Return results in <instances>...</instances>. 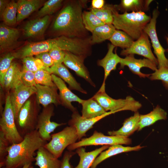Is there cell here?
<instances>
[{"mask_svg": "<svg viewBox=\"0 0 168 168\" xmlns=\"http://www.w3.org/2000/svg\"><path fill=\"white\" fill-rule=\"evenodd\" d=\"M21 142L11 145L4 168H21L35 161V152L48 142L42 139L35 130L25 135Z\"/></svg>", "mask_w": 168, "mask_h": 168, "instance_id": "cell-1", "label": "cell"}, {"mask_svg": "<svg viewBox=\"0 0 168 168\" xmlns=\"http://www.w3.org/2000/svg\"><path fill=\"white\" fill-rule=\"evenodd\" d=\"M84 3L76 1L66 6L60 11L54 22V30L61 36L84 38L87 30L83 22Z\"/></svg>", "mask_w": 168, "mask_h": 168, "instance_id": "cell-2", "label": "cell"}, {"mask_svg": "<svg viewBox=\"0 0 168 168\" xmlns=\"http://www.w3.org/2000/svg\"><path fill=\"white\" fill-rule=\"evenodd\" d=\"M113 25L116 30H122L134 40H138L143 31L145 26L151 17L144 12H124L119 14L114 7L112 8Z\"/></svg>", "mask_w": 168, "mask_h": 168, "instance_id": "cell-3", "label": "cell"}, {"mask_svg": "<svg viewBox=\"0 0 168 168\" xmlns=\"http://www.w3.org/2000/svg\"><path fill=\"white\" fill-rule=\"evenodd\" d=\"M105 83H103L98 91L93 97L107 112H117L130 110L136 112L142 107L141 104L130 96L126 98L115 99L105 92Z\"/></svg>", "mask_w": 168, "mask_h": 168, "instance_id": "cell-4", "label": "cell"}, {"mask_svg": "<svg viewBox=\"0 0 168 168\" xmlns=\"http://www.w3.org/2000/svg\"><path fill=\"white\" fill-rule=\"evenodd\" d=\"M78 136L76 128L69 126L58 132L51 134L50 140L44 147L58 158L64 149L76 142Z\"/></svg>", "mask_w": 168, "mask_h": 168, "instance_id": "cell-5", "label": "cell"}, {"mask_svg": "<svg viewBox=\"0 0 168 168\" xmlns=\"http://www.w3.org/2000/svg\"><path fill=\"white\" fill-rule=\"evenodd\" d=\"M0 131L3 133L11 145L18 143L23 140V137L20 134L16 127L9 94L6 97L5 107L1 114Z\"/></svg>", "mask_w": 168, "mask_h": 168, "instance_id": "cell-6", "label": "cell"}, {"mask_svg": "<svg viewBox=\"0 0 168 168\" xmlns=\"http://www.w3.org/2000/svg\"><path fill=\"white\" fill-rule=\"evenodd\" d=\"M57 46L64 51L86 58L91 54V37L82 38L62 35L55 38Z\"/></svg>", "mask_w": 168, "mask_h": 168, "instance_id": "cell-7", "label": "cell"}, {"mask_svg": "<svg viewBox=\"0 0 168 168\" xmlns=\"http://www.w3.org/2000/svg\"><path fill=\"white\" fill-rule=\"evenodd\" d=\"M38 116L37 109L28 100L21 108L15 120L17 129L22 137L36 130Z\"/></svg>", "mask_w": 168, "mask_h": 168, "instance_id": "cell-8", "label": "cell"}, {"mask_svg": "<svg viewBox=\"0 0 168 168\" xmlns=\"http://www.w3.org/2000/svg\"><path fill=\"white\" fill-rule=\"evenodd\" d=\"M131 140L121 136H106L100 132L95 131L89 137L84 138L78 142L68 146L67 149L72 151L75 149L84 146L91 145H109L129 144Z\"/></svg>", "mask_w": 168, "mask_h": 168, "instance_id": "cell-9", "label": "cell"}, {"mask_svg": "<svg viewBox=\"0 0 168 168\" xmlns=\"http://www.w3.org/2000/svg\"><path fill=\"white\" fill-rule=\"evenodd\" d=\"M159 15L157 8L153 11L152 17L150 21L145 26L143 31L146 33L151 40L154 52L157 57L158 68L165 67L168 68V59L166 57L165 49L161 45L158 40L156 30V20Z\"/></svg>", "mask_w": 168, "mask_h": 168, "instance_id": "cell-10", "label": "cell"}, {"mask_svg": "<svg viewBox=\"0 0 168 168\" xmlns=\"http://www.w3.org/2000/svg\"><path fill=\"white\" fill-rule=\"evenodd\" d=\"M54 114V109L51 106L44 107L39 115L36 130L41 138L47 141L51 138V133L58 127L64 124L51 121V118Z\"/></svg>", "mask_w": 168, "mask_h": 168, "instance_id": "cell-11", "label": "cell"}, {"mask_svg": "<svg viewBox=\"0 0 168 168\" xmlns=\"http://www.w3.org/2000/svg\"><path fill=\"white\" fill-rule=\"evenodd\" d=\"M134 54L143 56L158 66L157 59L154 55L151 50L149 36L144 31L138 40L133 41L130 47L123 49L120 53V55L123 56Z\"/></svg>", "mask_w": 168, "mask_h": 168, "instance_id": "cell-12", "label": "cell"}, {"mask_svg": "<svg viewBox=\"0 0 168 168\" xmlns=\"http://www.w3.org/2000/svg\"><path fill=\"white\" fill-rule=\"evenodd\" d=\"M120 68H123L124 66H127L129 70L133 74L138 75L140 77H149L151 74L142 73L140 69L142 67H147L155 71L157 69L156 64L147 58L136 59L134 54H129L125 58H121L120 63Z\"/></svg>", "mask_w": 168, "mask_h": 168, "instance_id": "cell-13", "label": "cell"}, {"mask_svg": "<svg viewBox=\"0 0 168 168\" xmlns=\"http://www.w3.org/2000/svg\"><path fill=\"white\" fill-rule=\"evenodd\" d=\"M36 92L35 86H27L21 82L12 90V91L9 95L15 120L22 106L28 100L29 98Z\"/></svg>", "mask_w": 168, "mask_h": 168, "instance_id": "cell-14", "label": "cell"}, {"mask_svg": "<svg viewBox=\"0 0 168 168\" xmlns=\"http://www.w3.org/2000/svg\"><path fill=\"white\" fill-rule=\"evenodd\" d=\"M115 112H107L105 114L98 117L86 119L83 117L78 113L75 111L73 112L71 119L68 122V125L75 127L78 136V139L86 136L87 132L91 128L93 125L97 122L105 117L115 113Z\"/></svg>", "mask_w": 168, "mask_h": 168, "instance_id": "cell-15", "label": "cell"}, {"mask_svg": "<svg viewBox=\"0 0 168 168\" xmlns=\"http://www.w3.org/2000/svg\"><path fill=\"white\" fill-rule=\"evenodd\" d=\"M52 77L53 82L59 90L60 103L73 112L76 111V108L72 105V102L75 101L81 104L84 100L73 93L60 78L53 74H52Z\"/></svg>", "mask_w": 168, "mask_h": 168, "instance_id": "cell-16", "label": "cell"}, {"mask_svg": "<svg viewBox=\"0 0 168 168\" xmlns=\"http://www.w3.org/2000/svg\"><path fill=\"white\" fill-rule=\"evenodd\" d=\"M65 52V55L63 62L64 64L74 71L78 76L83 78L93 86H95L84 63V60L86 58L69 52Z\"/></svg>", "mask_w": 168, "mask_h": 168, "instance_id": "cell-17", "label": "cell"}, {"mask_svg": "<svg viewBox=\"0 0 168 168\" xmlns=\"http://www.w3.org/2000/svg\"><path fill=\"white\" fill-rule=\"evenodd\" d=\"M36 99L37 103L46 107L52 104L57 105L60 103L59 96L57 93L56 86H50L36 84Z\"/></svg>", "mask_w": 168, "mask_h": 168, "instance_id": "cell-18", "label": "cell"}, {"mask_svg": "<svg viewBox=\"0 0 168 168\" xmlns=\"http://www.w3.org/2000/svg\"><path fill=\"white\" fill-rule=\"evenodd\" d=\"M49 15L27 22L23 28L25 36L27 37H36L43 35L49 22Z\"/></svg>", "mask_w": 168, "mask_h": 168, "instance_id": "cell-19", "label": "cell"}, {"mask_svg": "<svg viewBox=\"0 0 168 168\" xmlns=\"http://www.w3.org/2000/svg\"><path fill=\"white\" fill-rule=\"evenodd\" d=\"M35 161L40 168H60L62 162L44 146L37 151Z\"/></svg>", "mask_w": 168, "mask_h": 168, "instance_id": "cell-20", "label": "cell"}, {"mask_svg": "<svg viewBox=\"0 0 168 168\" xmlns=\"http://www.w3.org/2000/svg\"><path fill=\"white\" fill-rule=\"evenodd\" d=\"M115 47L111 44L108 45V51L105 56L98 61L99 66L102 67L104 70V77L103 83H105V81L111 71L116 69L117 65L120 63L121 58L117 54L113 52Z\"/></svg>", "mask_w": 168, "mask_h": 168, "instance_id": "cell-21", "label": "cell"}, {"mask_svg": "<svg viewBox=\"0 0 168 168\" xmlns=\"http://www.w3.org/2000/svg\"><path fill=\"white\" fill-rule=\"evenodd\" d=\"M20 34L19 30L8 26L5 24L0 25V51L11 48L17 42Z\"/></svg>", "mask_w": 168, "mask_h": 168, "instance_id": "cell-22", "label": "cell"}, {"mask_svg": "<svg viewBox=\"0 0 168 168\" xmlns=\"http://www.w3.org/2000/svg\"><path fill=\"white\" fill-rule=\"evenodd\" d=\"M50 68L52 74L56 75L66 82L71 89L77 90L83 94H87L86 91L81 87L80 84L62 64H54Z\"/></svg>", "mask_w": 168, "mask_h": 168, "instance_id": "cell-23", "label": "cell"}, {"mask_svg": "<svg viewBox=\"0 0 168 168\" xmlns=\"http://www.w3.org/2000/svg\"><path fill=\"white\" fill-rule=\"evenodd\" d=\"M143 147L140 145L134 147H124L119 144L110 146L107 149L102 152L96 158L90 168H96L103 161L114 155L123 152L137 151Z\"/></svg>", "mask_w": 168, "mask_h": 168, "instance_id": "cell-24", "label": "cell"}, {"mask_svg": "<svg viewBox=\"0 0 168 168\" xmlns=\"http://www.w3.org/2000/svg\"><path fill=\"white\" fill-rule=\"evenodd\" d=\"M109 147V145H104L90 152H86L85 148L82 147L77 148L76 152L80 159L78 164L75 168H90L98 156Z\"/></svg>", "mask_w": 168, "mask_h": 168, "instance_id": "cell-25", "label": "cell"}, {"mask_svg": "<svg viewBox=\"0 0 168 168\" xmlns=\"http://www.w3.org/2000/svg\"><path fill=\"white\" fill-rule=\"evenodd\" d=\"M140 114L138 112H135L134 115L126 119L121 128L117 131H109L110 136H121L127 137L139 128Z\"/></svg>", "mask_w": 168, "mask_h": 168, "instance_id": "cell-26", "label": "cell"}, {"mask_svg": "<svg viewBox=\"0 0 168 168\" xmlns=\"http://www.w3.org/2000/svg\"><path fill=\"white\" fill-rule=\"evenodd\" d=\"M17 22L21 21L38 9L42 4L39 0H19L17 2Z\"/></svg>", "mask_w": 168, "mask_h": 168, "instance_id": "cell-27", "label": "cell"}, {"mask_svg": "<svg viewBox=\"0 0 168 168\" xmlns=\"http://www.w3.org/2000/svg\"><path fill=\"white\" fill-rule=\"evenodd\" d=\"M21 71L16 63L12 62L6 73L2 86L6 90H13L21 82Z\"/></svg>", "mask_w": 168, "mask_h": 168, "instance_id": "cell-28", "label": "cell"}, {"mask_svg": "<svg viewBox=\"0 0 168 168\" xmlns=\"http://www.w3.org/2000/svg\"><path fill=\"white\" fill-rule=\"evenodd\" d=\"M81 104L82 116L85 118H96L107 112L93 97L87 100H84Z\"/></svg>", "mask_w": 168, "mask_h": 168, "instance_id": "cell-29", "label": "cell"}, {"mask_svg": "<svg viewBox=\"0 0 168 168\" xmlns=\"http://www.w3.org/2000/svg\"><path fill=\"white\" fill-rule=\"evenodd\" d=\"M167 113L159 105H157L150 113L140 115L138 131L143 128L152 124L157 121L167 118Z\"/></svg>", "mask_w": 168, "mask_h": 168, "instance_id": "cell-30", "label": "cell"}, {"mask_svg": "<svg viewBox=\"0 0 168 168\" xmlns=\"http://www.w3.org/2000/svg\"><path fill=\"white\" fill-rule=\"evenodd\" d=\"M116 30L113 24H105L97 27L91 32V44L109 40Z\"/></svg>", "mask_w": 168, "mask_h": 168, "instance_id": "cell-31", "label": "cell"}, {"mask_svg": "<svg viewBox=\"0 0 168 168\" xmlns=\"http://www.w3.org/2000/svg\"><path fill=\"white\" fill-rule=\"evenodd\" d=\"M109 40L115 47H119L123 49L130 47L134 41L127 33L116 29Z\"/></svg>", "mask_w": 168, "mask_h": 168, "instance_id": "cell-32", "label": "cell"}, {"mask_svg": "<svg viewBox=\"0 0 168 168\" xmlns=\"http://www.w3.org/2000/svg\"><path fill=\"white\" fill-rule=\"evenodd\" d=\"M17 2L14 1L10 2L2 17L5 24L12 26L16 24L17 22Z\"/></svg>", "mask_w": 168, "mask_h": 168, "instance_id": "cell-33", "label": "cell"}, {"mask_svg": "<svg viewBox=\"0 0 168 168\" xmlns=\"http://www.w3.org/2000/svg\"><path fill=\"white\" fill-rule=\"evenodd\" d=\"M82 18L85 29L91 33L97 27L105 24L91 11H83Z\"/></svg>", "mask_w": 168, "mask_h": 168, "instance_id": "cell-34", "label": "cell"}, {"mask_svg": "<svg viewBox=\"0 0 168 168\" xmlns=\"http://www.w3.org/2000/svg\"><path fill=\"white\" fill-rule=\"evenodd\" d=\"M23 68L35 72L38 70L43 69L52 74L50 68L45 67L39 59L33 56H28L22 59Z\"/></svg>", "mask_w": 168, "mask_h": 168, "instance_id": "cell-35", "label": "cell"}, {"mask_svg": "<svg viewBox=\"0 0 168 168\" xmlns=\"http://www.w3.org/2000/svg\"><path fill=\"white\" fill-rule=\"evenodd\" d=\"M113 7L111 5H105L100 9L92 8L91 11L105 24H112Z\"/></svg>", "mask_w": 168, "mask_h": 168, "instance_id": "cell-36", "label": "cell"}, {"mask_svg": "<svg viewBox=\"0 0 168 168\" xmlns=\"http://www.w3.org/2000/svg\"><path fill=\"white\" fill-rule=\"evenodd\" d=\"M120 6L124 12H137L146 11L145 1L141 0H122Z\"/></svg>", "mask_w": 168, "mask_h": 168, "instance_id": "cell-37", "label": "cell"}, {"mask_svg": "<svg viewBox=\"0 0 168 168\" xmlns=\"http://www.w3.org/2000/svg\"><path fill=\"white\" fill-rule=\"evenodd\" d=\"M63 1L62 0H49L46 2L38 12V16L43 17L52 14L61 7Z\"/></svg>", "mask_w": 168, "mask_h": 168, "instance_id": "cell-38", "label": "cell"}, {"mask_svg": "<svg viewBox=\"0 0 168 168\" xmlns=\"http://www.w3.org/2000/svg\"><path fill=\"white\" fill-rule=\"evenodd\" d=\"M36 84L54 86L56 85L53 81L52 73L49 72L41 69L34 72Z\"/></svg>", "mask_w": 168, "mask_h": 168, "instance_id": "cell-39", "label": "cell"}, {"mask_svg": "<svg viewBox=\"0 0 168 168\" xmlns=\"http://www.w3.org/2000/svg\"><path fill=\"white\" fill-rule=\"evenodd\" d=\"M15 58L13 53H9L0 58V83L2 86L5 75Z\"/></svg>", "mask_w": 168, "mask_h": 168, "instance_id": "cell-40", "label": "cell"}, {"mask_svg": "<svg viewBox=\"0 0 168 168\" xmlns=\"http://www.w3.org/2000/svg\"><path fill=\"white\" fill-rule=\"evenodd\" d=\"M11 145L3 133L0 131V168L3 167L8 149Z\"/></svg>", "mask_w": 168, "mask_h": 168, "instance_id": "cell-41", "label": "cell"}, {"mask_svg": "<svg viewBox=\"0 0 168 168\" xmlns=\"http://www.w3.org/2000/svg\"><path fill=\"white\" fill-rule=\"evenodd\" d=\"M152 80H161L166 89H168V68L162 67L157 69L149 77Z\"/></svg>", "mask_w": 168, "mask_h": 168, "instance_id": "cell-42", "label": "cell"}, {"mask_svg": "<svg viewBox=\"0 0 168 168\" xmlns=\"http://www.w3.org/2000/svg\"><path fill=\"white\" fill-rule=\"evenodd\" d=\"M21 80L23 85L27 86H35L36 84L34 72L24 68L21 71Z\"/></svg>", "mask_w": 168, "mask_h": 168, "instance_id": "cell-43", "label": "cell"}, {"mask_svg": "<svg viewBox=\"0 0 168 168\" xmlns=\"http://www.w3.org/2000/svg\"><path fill=\"white\" fill-rule=\"evenodd\" d=\"M49 52L54 64H62L63 63L65 55L64 51L55 46Z\"/></svg>", "mask_w": 168, "mask_h": 168, "instance_id": "cell-44", "label": "cell"}, {"mask_svg": "<svg viewBox=\"0 0 168 168\" xmlns=\"http://www.w3.org/2000/svg\"><path fill=\"white\" fill-rule=\"evenodd\" d=\"M35 57L39 59L47 68L51 67L54 64L53 60L50 57L49 52H44L35 55Z\"/></svg>", "mask_w": 168, "mask_h": 168, "instance_id": "cell-45", "label": "cell"}, {"mask_svg": "<svg viewBox=\"0 0 168 168\" xmlns=\"http://www.w3.org/2000/svg\"><path fill=\"white\" fill-rule=\"evenodd\" d=\"M75 153L70 151H66L64 154L60 168H72L70 160Z\"/></svg>", "mask_w": 168, "mask_h": 168, "instance_id": "cell-46", "label": "cell"}, {"mask_svg": "<svg viewBox=\"0 0 168 168\" xmlns=\"http://www.w3.org/2000/svg\"><path fill=\"white\" fill-rule=\"evenodd\" d=\"M105 1L103 0H93L91 1L92 8L100 9L104 6Z\"/></svg>", "mask_w": 168, "mask_h": 168, "instance_id": "cell-47", "label": "cell"}, {"mask_svg": "<svg viewBox=\"0 0 168 168\" xmlns=\"http://www.w3.org/2000/svg\"><path fill=\"white\" fill-rule=\"evenodd\" d=\"M9 2L8 0H0V15L1 18Z\"/></svg>", "mask_w": 168, "mask_h": 168, "instance_id": "cell-48", "label": "cell"}, {"mask_svg": "<svg viewBox=\"0 0 168 168\" xmlns=\"http://www.w3.org/2000/svg\"><path fill=\"white\" fill-rule=\"evenodd\" d=\"M21 168H33V166L30 164H26Z\"/></svg>", "mask_w": 168, "mask_h": 168, "instance_id": "cell-49", "label": "cell"}, {"mask_svg": "<svg viewBox=\"0 0 168 168\" xmlns=\"http://www.w3.org/2000/svg\"><path fill=\"white\" fill-rule=\"evenodd\" d=\"M166 40L168 45V36L166 37ZM165 50L166 51L168 52V48L166 49H165Z\"/></svg>", "mask_w": 168, "mask_h": 168, "instance_id": "cell-50", "label": "cell"}, {"mask_svg": "<svg viewBox=\"0 0 168 168\" xmlns=\"http://www.w3.org/2000/svg\"><path fill=\"white\" fill-rule=\"evenodd\" d=\"M4 168L3 167H2V168Z\"/></svg>", "mask_w": 168, "mask_h": 168, "instance_id": "cell-51", "label": "cell"}]
</instances>
